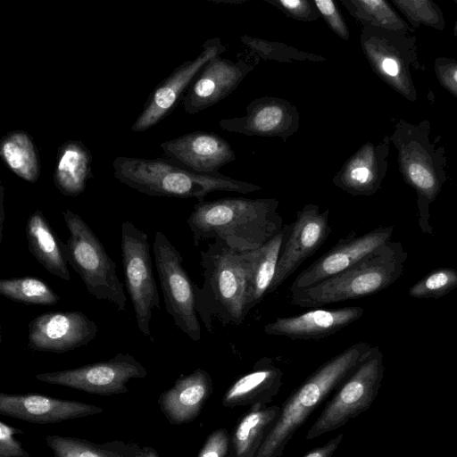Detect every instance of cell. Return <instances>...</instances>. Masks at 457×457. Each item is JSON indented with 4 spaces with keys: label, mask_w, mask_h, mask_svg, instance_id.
I'll use <instances>...</instances> for the list:
<instances>
[{
    "label": "cell",
    "mask_w": 457,
    "mask_h": 457,
    "mask_svg": "<svg viewBox=\"0 0 457 457\" xmlns=\"http://www.w3.org/2000/svg\"><path fill=\"white\" fill-rule=\"evenodd\" d=\"M362 53L372 71L407 100L414 102L417 91L411 68H419L416 37L362 25Z\"/></svg>",
    "instance_id": "9c48e42d"
},
{
    "label": "cell",
    "mask_w": 457,
    "mask_h": 457,
    "mask_svg": "<svg viewBox=\"0 0 457 457\" xmlns=\"http://www.w3.org/2000/svg\"><path fill=\"white\" fill-rule=\"evenodd\" d=\"M457 287V270L440 268L432 270L410 287L408 294L414 298L438 299Z\"/></svg>",
    "instance_id": "e575fe53"
},
{
    "label": "cell",
    "mask_w": 457,
    "mask_h": 457,
    "mask_svg": "<svg viewBox=\"0 0 457 457\" xmlns=\"http://www.w3.org/2000/svg\"><path fill=\"white\" fill-rule=\"evenodd\" d=\"M160 146L168 159L202 174L219 172L236 159L229 143L212 132H190L164 141Z\"/></svg>",
    "instance_id": "d6986e66"
},
{
    "label": "cell",
    "mask_w": 457,
    "mask_h": 457,
    "mask_svg": "<svg viewBox=\"0 0 457 457\" xmlns=\"http://www.w3.org/2000/svg\"><path fill=\"white\" fill-rule=\"evenodd\" d=\"M146 375L145 368L133 355L119 353L106 361L39 373L35 378L41 382L106 396L127 393L129 380Z\"/></svg>",
    "instance_id": "7c38bea8"
},
{
    "label": "cell",
    "mask_w": 457,
    "mask_h": 457,
    "mask_svg": "<svg viewBox=\"0 0 457 457\" xmlns=\"http://www.w3.org/2000/svg\"><path fill=\"white\" fill-rule=\"evenodd\" d=\"M435 72L442 87L457 97V60L448 57L436 59Z\"/></svg>",
    "instance_id": "ab89813d"
},
{
    "label": "cell",
    "mask_w": 457,
    "mask_h": 457,
    "mask_svg": "<svg viewBox=\"0 0 457 457\" xmlns=\"http://www.w3.org/2000/svg\"><path fill=\"white\" fill-rule=\"evenodd\" d=\"M28 347L34 352L67 353L87 345L97 326L80 311L48 312L29 323Z\"/></svg>",
    "instance_id": "9a60e30c"
},
{
    "label": "cell",
    "mask_w": 457,
    "mask_h": 457,
    "mask_svg": "<svg viewBox=\"0 0 457 457\" xmlns=\"http://www.w3.org/2000/svg\"><path fill=\"white\" fill-rule=\"evenodd\" d=\"M219 126L228 132L279 137L286 142L298 131L300 114L297 107L289 101L266 96L252 100L243 116L220 120Z\"/></svg>",
    "instance_id": "e0dca14e"
},
{
    "label": "cell",
    "mask_w": 457,
    "mask_h": 457,
    "mask_svg": "<svg viewBox=\"0 0 457 457\" xmlns=\"http://www.w3.org/2000/svg\"><path fill=\"white\" fill-rule=\"evenodd\" d=\"M283 371L269 358L259 360L253 370L239 377L225 392L224 407L268 405L279 392Z\"/></svg>",
    "instance_id": "cb8c5ba5"
},
{
    "label": "cell",
    "mask_w": 457,
    "mask_h": 457,
    "mask_svg": "<svg viewBox=\"0 0 457 457\" xmlns=\"http://www.w3.org/2000/svg\"><path fill=\"white\" fill-rule=\"evenodd\" d=\"M212 389L210 374L198 368L190 374L179 376L170 388L160 395L157 402L170 424L182 425L196 419Z\"/></svg>",
    "instance_id": "603a6c76"
},
{
    "label": "cell",
    "mask_w": 457,
    "mask_h": 457,
    "mask_svg": "<svg viewBox=\"0 0 457 457\" xmlns=\"http://www.w3.org/2000/svg\"><path fill=\"white\" fill-rule=\"evenodd\" d=\"M153 253L165 308L175 326L191 340L201 339L195 283L183 267V257L161 231L154 234Z\"/></svg>",
    "instance_id": "30bf717a"
},
{
    "label": "cell",
    "mask_w": 457,
    "mask_h": 457,
    "mask_svg": "<svg viewBox=\"0 0 457 457\" xmlns=\"http://www.w3.org/2000/svg\"><path fill=\"white\" fill-rule=\"evenodd\" d=\"M69 230L62 244L64 256L82 279L87 292L98 300H105L118 311L126 309L123 284L116 273V264L87 223L71 210L62 212Z\"/></svg>",
    "instance_id": "52a82bcc"
},
{
    "label": "cell",
    "mask_w": 457,
    "mask_h": 457,
    "mask_svg": "<svg viewBox=\"0 0 457 457\" xmlns=\"http://www.w3.org/2000/svg\"><path fill=\"white\" fill-rule=\"evenodd\" d=\"M92 177V155L79 140H68L58 148L54 170V183L61 194L78 196Z\"/></svg>",
    "instance_id": "4316f807"
},
{
    "label": "cell",
    "mask_w": 457,
    "mask_h": 457,
    "mask_svg": "<svg viewBox=\"0 0 457 457\" xmlns=\"http://www.w3.org/2000/svg\"><path fill=\"white\" fill-rule=\"evenodd\" d=\"M144 457H160L158 452L151 446H143Z\"/></svg>",
    "instance_id": "b9f144b4"
},
{
    "label": "cell",
    "mask_w": 457,
    "mask_h": 457,
    "mask_svg": "<svg viewBox=\"0 0 457 457\" xmlns=\"http://www.w3.org/2000/svg\"><path fill=\"white\" fill-rule=\"evenodd\" d=\"M121 260L127 292L143 336L154 342L150 330L152 312L160 309V296L153 273L148 236L130 221L121 225Z\"/></svg>",
    "instance_id": "8fae6325"
},
{
    "label": "cell",
    "mask_w": 457,
    "mask_h": 457,
    "mask_svg": "<svg viewBox=\"0 0 457 457\" xmlns=\"http://www.w3.org/2000/svg\"><path fill=\"white\" fill-rule=\"evenodd\" d=\"M229 450L228 432L225 428H218L208 436L197 457H228Z\"/></svg>",
    "instance_id": "74e56055"
},
{
    "label": "cell",
    "mask_w": 457,
    "mask_h": 457,
    "mask_svg": "<svg viewBox=\"0 0 457 457\" xmlns=\"http://www.w3.org/2000/svg\"><path fill=\"white\" fill-rule=\"evenodd\" d=\"M25 231L29 251L35 259L50 274L70 281L71 273L64 256L63 243L40 210L30 214Z\"/></svg>",
    "instance_id": "484cf974"
},
{
    "label": "cell",
    "mask_w": 457,
    "mask_h": 457,
    "mask_svg": "<svg viewBox=\"0 0 457 457\" xmlns=\"http://www.w3.org/2000/svg\"><path fill=\"white\" fill-rule=\"evenodd\" d=\"M281 407L278 405L251 406L237 423L230 436L228 457H256L272 429Z\"/></svg>",
    "instance_id": "83f0119b"
},
{
    "label": "cell",
    "mask_w": 457,
    "mask_h": 457,
    "mask_svg": "<svg viewBox=\"0 0 457 457\" xmlns=\"http://www.w3.org/2000/svg\"><path fill=\"white\" fill-rule=\"evenodd\" d=\"M392 3L415 29L420 25L439 30L445 28L442 10L431 0H392Z\"/></svg>",
    "instance_id": "836d02e7"
},
{
    "label": "cell",
    "mask_w": 457,
    "mask_h": 457,
    "mask_svg": "<svg viewBox=\"0 0 457 457\" xmlns=\"http://www.w3.org/2000/svg\"><path fill=\"white\" fill-rule=\"evenodd\" d=\"M22 433L17 428L0 422V457H29V453L15 438L16 434Z\"/></svg>",
    "instance_id": "f35d334b"
},
{
    "label": "cell",
    "mask_w": 457,
    "mask_h": 457,
    "mask_svg": "<svg viewBox=\"0 0 457 457\" xmlns=\"http://www.w3.org/2000/svg\"><path fill=\"white\" fill-rule=\"evenodd\" d=\"M349 14L361 25L411 35L413 29L385 0H339Z\"/></svg>",
    "instance_id": "4dcf8cb0"
},
{
    "label": "cell",
    "mask_w": 457,
    "mask_h": 457,
    "mask_svg": "<svg viewBox=\"0 0 457 457\" xmlns=\"http://www.w3.org/2000/svg\"><path fill=\"white\" fill-rule=\"evenodd\" d=\"M383 353L373 346L370 354L340 385L306 434L313 439L336 430L367 411L377 397L384 377Z\"/></svg>",
    "instance_id": "ba28073f"
},
{
    "label": "cell",
    "mask_w": 457,
    "mask_h": 457,
    "mask_svg": "<svg viewBox=\"0 0 457 457\" xmlns=\"http://www.w3.org/2000/svg\"><path fill=\"white\" fill-rule=\"evenodd\" d=\"M343 439V434L337 436L330 439L325 445L314 448L309 452L304 457H332L337 449L338 448Z\"/></svg>",
    "instance_id": "60d3db41"
},
{
    "label": "cell",
    "mask_w": 457,
    "mask_h": 457,
    "mask_svg": "<svg viewBox=\"0 0 457 457\" xmlns=\"http://www.w3.org/2000/svg\"><path fill=\"white\" fill-rule=\"evenodd\" d=\"M429 134L428 120L412 124L399 120L390 139L397 149L400 172L417 195L420 228L424 234L433 236L430 204L446 181V156L444 147L430 142Z\"/></svg>",
    "instance_id": "8992f818"
},
{
    "label": "cell",
    "mask_w": 457,
    "mask_h": 457,
    "mask_svg": "<svg viewBox=\"0 0 457 457\" xmlns=\"http://www.w3.org/2000/svg\"><path fill=\"white\" fill-rule=\"evenodd\" d=\"M0 294L12 301L34 305L51 306L61 299L44 280L29 276L0 279Z\"/></svg>",
    "instance_id": "1f68e13d"
},
{
    "label": "cell",
    "mask_w": 457,
    "mask_h": 457,
    "mask_svg": "<svg viewBox=\"0 0 457 457\" xmlns=\"http://www.w3.org/2000/svg\"><path fill=\"white\" fill-rule=\"evenodd\" d=\"M407 258L402 243L389 240L345 270L307 288L291 292L290 303L303 308H320L376 294L401 277Z\"/></svg>",
    "instance_id": "277c9868"
},
{
    "label": "cell",
    "mask_w": 457,
    "mask_h": 457,
    "mask_svg": "<svg viewBox=\"0 0 457 457\" xmlns=\"http://www.w3.org/2000/svg\"><path fill=\"white\" fill-rule=\"evenodd\" d=\"M390 144L388 135L378 143L363 144L337 170L333 184L353 196L377 193L386 174Z\"/></svg>",
    "instance_id": "ffe728a7"
},
{
    "label": "cell",
    "mask_w": 457,
    "mask_h": 457,
    "mask_svg": "<svg viewBox=\"0 0 457 457\" xmlns=\"http://www.w3.org/2000/svg\"><path fill=\"white\" fill-rule=\"evenodd\" d=\"M328 217L329 208L320 212V206L314 204H307L296 212V219L290 224L283 244L268 294L276 291L325 243L331 232Z\"/></svg>",
    "instance_id": "5bb4252c"
},
{
    "label": "cell",
    "mask_w": 457,
    "mask_h": 457,
    "mask_svg": "<svg viewBox=\"0 0 457 457\" xmlns=\"http://www.w3.org/2000/svg\"><path fill=\"white\" fill-rule=\"evenodd\" d=\"M363 313L364 309L360 306L316 308L299 315L278 318L267 323L263 331L293 340H320L349 326Z\"/></svg>",
    "instance_id": "7402d4cb"
},
{
    "label": "cell",
    "mask_w": 457,
    "mask_h": 457,
    "mask_svg": "<svg viewBox=\"0 0 457 457\" xmlns=\"http://www.w3.org/2000/svg\"><path fill=\"white\" fill-rule=\"evenodd\" d=\"M284 12L287 17L300 21H314L320 17L313 0H263Z\"/></svg>",
    "instance_id": "d590c367"
},
{
    "label": "cell",
    "mask_w": 457,
    "mask_h": 457,
    "mask_svg": "<svg viewBox=\"0 0 457 457\" xmlns=\"http://www.w3.org/2000/svg\"><path fill=\"white\" fill-rule=\"evenodd\" d=\"M203 286L195 284V308L204 328L212 333L214 320L238 326L247 316L246 275L242 252L214 240L200 251Z\"/></svg>",
    "instance_id": "5b68a950"
},
{
    "label": "cell",
    "mask_w": 457,
    "mask_h": 457,
    "mask_svg": "<svg viewBox=\"0 0 457 457\" xmlns=\"http://www.w3.org/2000/svg\"><path fill=\"white\" fill-rule=\"evenodd\" d=\"M290 228H283L259 248L242 252L246 275L247 313L268 294L273 281L280 252Z\"/></svg>",
    "instance_id": "d4e9b609"
},
{
    "label": "cell",
    "mask_w": 457,
    "mask_h": 457,
    "mask_svg": "<svg viewBox=\"0 0 457 457\" xmlns=\"http://www.w3.org/2000/svg\"><path fill=\"white\" fill-rule=\"evenodd\" d=\"M454 3L457 4V0H454ZM453 33H454V36L457 37V21L454 24Z\"/></svg>",
    "instance_id": "7bdbcfd3"
},
{
    "label": "cell",
    "mask_w": 457,
    "mask_h": 457,
    "mask_svg": "<svg viewBox=\"0 0 457 457\" xmlns=\"http://www.w3.org/2000/svg\"><path fill=\"white\" fill-rule=\"evenodd\" d=\"M393 233L394 226L389 225L378 227L358 237L352 232L340 238L332 248L298 274L291 285L290 292L307 288L345 270L389 241Z\"/></svg>",
    "instance_id": "2e32d148"
},
{
    "label": "cell",
    "mask_w": 457,
    "mask_h": 457,
    "mask_svg": "<svg viewBox=\"0 0 457 457\" xmlns=\"http://www.w3.org/2000/svg\"><path fill=\"white\" fill-rule=\"evenodd\" d=\"M226 51L220 37L206 40L201 53L193 60L184 62L163 79L150 94L142 112L131 126L133 132H143L155 126L177 106L202 69L212 58Z\"/></svg>",
    "instance_id": "4fadbf2b"
},
{
    "label": "cell",
    "mask_w": 457,
    "mask_h": 457,
    "mask_svg": "<svg viewBox=\"0 0 457 457\" xmlns=\"http://www.w3.org/2000/svg\"><path fill=\"white\" fill-rule=\"evenodd\" d=\"M112 167L120 182L152 196L195 197L201 202L213 191L249 194L262 189L220 172L196 173L168 158L118 156Z\"/></svg>",
    "instance_id": "7a4b0ae2"
},
{
    "label": "cell",
    "mask_w": 457,
    "mask_h": 457,
    "mask_svg": "<svg viewBox=\"0 0 457 457\" xmlns=\"http://www.w3.org/2000/svg\"><path fill=\"white\" fill-rule=\"evenodd\" d=\"M46 442L54 457H144L143 448L133 442L112 441L97 444L60 435L47 436Z\"/></svg>",
    "instance_id": "f1b7e54d"
},
{
    "label": "cell",
    "mask_w": 457,
    "mask_h": 457,
    "mask_svg": "<svg viewBox=\"0 0 457 457\" xmlns=\"http://www.w3.org/2000/svg\"><path fill=\"white\" fill-rule=\"evenodd\" d=\"M240 41L252 54L265 61L290 63L303 61L319 62L327 60L322 55L300 50L281 42L266 40L248 35L241 36Z\"/></svg>",
    "instance_id": "d6a6232c"
},
{
    "label": "cell",
    "mask_w": 457,
    "mask_h": 457,
    "mask_svg": "<svg viewBox=\"0 0 457 457\" xmlns=\"http://www.w3.org/2000/svg\"><path fill=\"white\" fill-rule=\"evenodd\" d=\"M275 198L225 197L201 201L187 219L195 246L220 240L238 252L259 248L284 227Z\"/></svg>",
    "instance_id": "6da1fadb"
},
{
    "label": "cell",
    "mask_w": 457,
    "mask_h": 457,
    "mask_svg": "<svg viewBox=\"0 0 457 457\" xmlns=\"http://www.w3.org/2000/svg\"><path fill=\"white\" fill-rule=\"evenodd\" d=\"M373 346L358 342L333 356L312 373L281 407L256 457H280L311 413L358 368Z\"/></svg>",
    "instance_id": "3957f363"
},
{
    "label": "cell",
    "mask_w": 457,
    "mask_h": 457,
    "mask_svg": "<svg viewBox=\"0 0 457 457\" xmlns=\"http://www.w3.org/2000/svg\"><path fill=\"white\" fill-rule=\"evenodd\" d=\"M314 4L329 29L340 38L348 40V26L333 0H313Z\"/></svg>",
    "instance_id": "8d00e7d4"
},
{
    "label": "cell",
    "mask_w": 457,
    "mask_h": 457,
    "mask_svg": "<svg viewBox=\"0 0 457 457\" xmlns=\"http://www.w3.org/2000/svg\"><path fill=\"white\" fill-rule=\"evenodd\" d=\"M244 59L234 62L218 55L209 61L188 87L183 98L184 111L195 114L230 95L253 71Z\"/></svg>",
    "instance_id": "ac0fdd59"
},
{
    "label": "cell",
    "mask_w": 457,
    "mask_h": 457,
    "mask_svg": "<svg viewBox=\"0 0 457 457\" xmlns=\"http://www.w3.org/2000/svg\"><path fill=\"white\" fill-rule=\"evenodd\" d=\"M104 411L100 406L74 400L40 395L0 394L2 415L32 423H58Z\"/></svg>",
    "instance_id": "44dd1931"
},
{
    "label": "cell",
    "mask_w": 457,
    "mask_h": 457,
    "mask_svg": "<svg viewBox=\"0 0 457 457\" xmlns=\"http://www.w3.org/2000/svg\"><path fill=\"white\" fill-rule=\"evenodd\" d=\"M0 157L5 166L21 179L36 183L40 175L37 146L31 136L17 129L7 133L0 141Z\"/></svg>",
    "instance_id": "f546056e"
}]
</instances>
